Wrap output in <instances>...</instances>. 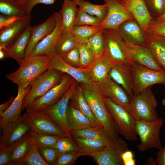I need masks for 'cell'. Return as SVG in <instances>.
I'll return each instance as SVG.
<instances>
[{
    "mask_svg": "<svg viewBox=\"0 0 165 165\" xmlns=\"http://www.w3.org/2000/svg\"><path fill=\"white\" fill-rule=\"evenodd\" d=\"M51 57L43 55L25 57L19 68L6 75V78L18 86V88L27 87L31 82L50 68Z\"/></svg>",
    "mask_w": 165,
    "mask_h": 165,
    "instance_id": "cell-1",
    "label": "cell"
},
{
    "mask_svg": "<svg viewBox=\"0 0 165 165\" xmlns=\"http://www.w3.org/2000/svg\"><path fill=\"white\" fill-rule=\"evenodd\" d=\"M79 84L98 123L114 135L119 136L117 126L107 109L97 83L92 82L87 85Z\"/></svg>",
    "mask_w": 165,
    "mask_h": 165,
    "instance_id": "cell-2",
    "label": "cell"
},
{
    "mask_svg": "<svg viewBox=\"0 0 165 165\" xmlns=\"http://www.w3.org/2000/svg\"><path fill=\"white\" fill-rule=\"evenodd\" d=\"M156 100L150 86L134 95L128 111L135 120L152 121L159 118Z\"/></svg>",
    "mask_w": 165,
    "mask_h": 165,
    "instance_id": "cell-3",
    "label": "cell"
},
{
    "mask_svg": "<svg viewBox=\"0 0 165 165\" xmlns=\"http://www.w3.org/2000/svg\"><path fill=\"white\" fill-rule=\"evenodd\" d=\"M103 30L105 44V55L113 62L131 66L134 62L129 50L118 31Z\"/></svg>",
    "mask_w": 165,
    "mask_h": 165,
    "instance_id": "cell-4",
    "label": "cell"
},
{
    "mask_svg": "<svg viewBox=\"0 0 165 165\" xmlns=\"http://www.w3.org/2000/svg\"><path fill=\"white\" fill-rule=\"evenodd\" d=\"M64 74L59 70L49 68L34 79L29 84L30 89L24 97L22 111L59 83Z\"/></svg>",
    "mask_w": 165,
    "mask_h": 165,
    "instance_id": "cell-5",
    "label": "cell"
},
{
    "mask_svg": "<svg viewBox=\"0 0 165 165\" xmlns=\"http://www.w3.org/2000/svg\"><path fill=\"white\" fill-rule=\"evenodd\" d=\"M105 104L111 117L116 123L119 134L131 141L137 140L135 119L124 107L110 99L103 97Z\"/></svg>",
    "mask_w": 165,
    "mask_h": 165,
    "instance_id": "cell-6",
    "label": "cell"
},
{
    "mask_svg": "<svg viewBox=\"0 0 165 165\" xmlns=\"http://www.w3.org/2000/svg\"><path fill=\"white\" fill-rule=\"evenodd\" d=\"M136 134L140 138V143L138 146L141 152H144L152 148L159 149L162 147L160 138V129L164 122L161 118L148 121L135 120Z\"/></svg>",
    "mask_w": 165,
    "mask_h": 165,
    "instance_id": "cell-7",
    "label": "cell"
},
{
    "mask_svg": "<svg viewBox=\"0 0 165 165\" xmlns=\"http://www.w3.org/2000/svg\"><path fill=\"white\" fill-rule=\"evenodd\" d=\"M22 116L31 131L37 134L60 136L69 135L62 130L50 117L44 109L26 112Z\"/></svg>",
    "mask_w": 165,
    "mask_h": 165,
    "instance_id": "cell-8",
    "label": "cell"
},
{
    "mask_svg": "<svg viewBox=\"0 0 165 165\" xmlns=\"http://www.w3.org/2000/svg\"><path fill=\"white\" fill-rule=\"evenodd\" d=\"M134 95L157 84H165V71L154 70L135 62L131 67Z\"/></svg>",
    "mask_w": 165,
    "mask_h": 165,
    "instance_id": "cell-9",
    "label": "cell"
},
{
    "mask_svg": "<svg viewBox=\"0 0 165 165\" xmlns=\"http://www.w3.org/2000/svg\"><path fill=\"white\" fill-rule=\"evenodd\" d=\"M75 79L70 75L65 74L58 84L42 96L35 100L25 109L31 111L44 109L57 103L66 93Z\"/></svg>",
    "mask_w": 165,
    "mask_h": 165,
    "instance_id": "cell-10",
    "label": "cell"
},
{
    "mask_svg": "<svg viewBox=\"0 0 165 165\" xmlns=\"http://www.w3.org/2000/svg\"><path fill=\"white\" fill-rule=\"evenodd\" d=\"M78 82L75 80L60 99L55 104L44 108L51 118L65 132L69 134L67 119L69 102L75 91Z\"/></svg>",
    "mask_w": 165,
    "mask_h": 165,
    "instance_id": "cell-11",
    "label": "cell"
},
{
    "mask_svg": "<svg viewBox=\"0 0 165 165\" xmlns=\"http://www.w3.org/2000/svg\"><path fill=\"white\" fill-rule=\"evenodd\" d=\"M128 149L127 143L119 137L102 150L90 156L98 165H124L121 155Z\"/></svg>",
    "mask_w": 165,
    "mask_h": 165,
    "instance_id": "cell-12",
    "label": "cell"
},
{
    "mask_svg": "<svg viewBox=\"0 0 165 165\" xmlns=\"http://www.w3.org/2000/svg\"><path fill=\"white\" fill-rule=\"evenodd\" d=\"M107 7L106 16L100 26L102 29H111L117 30L125 21L134 19L121 3L120 0H104Z\"/></svg>",
    "mask_w": 165,
    "mask_h": 165,
    "instance_id": "cell-13",
    "label": "cell"
},
{
    "mask_svg": "<svg viewBox=\"0 0 165 165\" xmlns=\"http://www.w3.org/2000/svg\"><path fill=\"white\" fill-rule=\"evenodd\" d=\"M0 126L2 130L0 144L7 147L17 141L31 130L22 115L16 119Z\"/></svg>",
    "mask_w": 165,
    "mask_h": 165,
    "instance_id": "cell-14",
    "label": "cell"
},
{
    "mask_svg": "<svg viewBox=\"0 0 165 165\" xmlns=\"http://www.w3.org/2000/svg\"><path fill=\"white\" fill-rule=\"evenodd\" d=\"M97 83L103 97L114 101L128 110L131 98L121 86L113 81L109 76Z\"/></svg>",
    "mask_w": 165,
    "mask_h": 165,
    "instance_id": "cell-15",
    "label": "cell"
},
{
    "mask_svg": "<svg viewBox=\"0 0 165 165\" xmlns=\"http://www.w3.org/2000/svg\"><path fill=\"white\" fill-rule=\"evenodd\" d=\"M56 13L57 22L55 29L51 33L45 37L37 44L29 56L43 55L51 57L56 55V43L58 37L62 30L61 15L59 12Z\"/></svg>",
    "mask_w": 165,
    "mask_h": 165,
    "instance_id": "cell-16",
    "label": "cell"
},
{
    "mask_svg": "<svg viewBox=\"0 0 165 165\" xmlns=\"http://www.w3.org/2000/svg\"><path fill=\"white\" fill-rule=\"evenodd\" d=\"M118 31L127 45L145 46V32L135 19L129 20L122 23Z\"/></svg>",
    "mask_w": 165,
    "mask_h": 165,
    "instance_id": "cell-17",
    "label": "cell"
},
{
    "mask_svg": "<svg viewBox=\"0 0 165 165\" xmlns=\"http://www.w3.org/2000/svg\"><path fill=\"white\" fill-rule=\"evenodd\" d=\"M50 68L59 70L72 76L79 84L87 85L92 82L89 69L76 68L65 62L61 57L55 55L51 57Z\"/></svg>",
    "mask_w": 165,
    "mask_h": 165,
    "instance_id": "cell-18",
    "label": "cell"
},
{
    "mask_svg": "<svg viewBox=\"0 0 165 165\" xmlns=\"http://www.w3.org/2000/svg\"><path fill=\"white\" fill-rule=\"evenodd\" d=\"M57 22L56 13L54 12L44 22L32 27L30 39L26 50L25 58L29 56L37 44L53 31Z\"/></svg>",
    "mask_w": 165,
    "mask_h": 165,
    "instance_id": "cell-19",
    "label": "cell"
},
{
    "mask_svg": "<svg viewBox=\"0 0 165 165\" xmlns=\"http://www.w3.org/2000/svg\"><path fill=\"white\" fill-rule=\"evenodd\" d=\"M122 5L134 17L144 32L155 19L150 15L145 0H120Z\"/></svg>",
    "mask_w": 165,
    "mask_h": 165,
    "instance_id": "cell-20",
    "label": "cell"
},
{
    "mask_svg": "<svg viewBox=\"0 0 165 165\" xmlns=\"http://www.w3.org/2000/svg\"><path fill=\"white\" fill-rule=\"evenodd\" d=\"M32 27L29 24L22 33L3 50L6 58H11L19 64L25 57L26 50L29 43Z\"/></svg>",
    "mask_w": 165,
    "mask_h": 165,
    "instance_id": "cell-21",
    "label": "cell"
},
{
    "mask_svg": "<svg viewBox=\"0 0 165 165\" xmlns=\"http://www.w3.org/2000/svg\"><path fill=\"white\" fill-rule=\"evenodd\" d=\"M31 16L20 18L11 25L0 30V49H5L22 33L29 24Z\"/></svg>",
    "mask_w": 165,
    "mask_h": 165,
    "instance_id": "cell-22",
    "label": "cell"
},
{
    "mask_svg": "<svg viewBox=\"0 0 165 165\" xmlns=\"http://www.w3.org/2000/svg\"><path fill=\"white\" fill-rule=\"evenodd\" d=\"M112 67L109 76L115 82L121 86L131 99L134 96L133 80L131 72V66L112 62Z\"/></svg>",
    "mask_w": 165,
    "mask_h": 165,
    "instance_id": "cell-23",
    "label": "cell"
},
{
    "mask_svg": "<svg viewBox=\"0 0 165 165\" xmlns=\"http://www.w3.org/2000/svg\"><path fill=\"white\" fill-rule=\"evenodd\" d=\"M127 46L134 62L155 71H165V69L159 64L145 46L133 45Z\"/></svg>",
    "mask_w": 165,
    "mask_h": 165,
    "instance_id": "cell-24",
    "label": "cell"
},
{
    "mask_svg": "<svg viewBox=\"0 0 165 165\" xmlns=\"http://www.w3.org/2000/svg\"><path fill=\"white\" fill-rule=\"evenodd\" d=\"M70 133L73 137L97 140L107 145L113 143L119 138L113 134L101 125L81 130H71Z\"/></svg>",
    "mask_w": 165,
    "mask_h": 165,
    "instance_id": "cell-25",
    "label": "cell"
},
{
    "mask_svg": "<svg viewBox=\"0 0 165 165\" xmlns=\"http://www.w3.org/2000/svg\"><path fill=\"white\" fill-rule=\"evenodd\" d=\"M34 144L31 130L17 141L9 146L11 156L9 165H22L23 160Z\"/></svg>",
    "mask_w": 165,
    "mask_h": 165,
    "instance_id": "cell-26",
    "label": "cell"
},
{
    "mask_svg": "<svg viewBox=\"0 0 165 165\" xmlns=\"http://www.w3.org/2000/svg\"><path fill=\"white\" fill-rule=\"evenodd\" d=\"M145 33V46L165 69V37L148 31Z\"/></svg>",
    "mask_w": 165,
    "mask_h": 165,
    "instance_id": "cell-27",
    "label": "cell"
},
{
    "mask_svg": "<svg viewBox=\"0 0 165 165\" xmlns=\"http://www.w3.org/2000/svg\"><path fill=\"white\" fill-rule=\"evenodd\" d=\"M67 119L70 132L72 130H81L101 125L92 122L87 117L74 107L70 101L67 111Z\"/></svg>",
    "mask_w": 165,
    "mask_h": 165,
    "instance_id": "cell-28",
    "label": "cell"
},
{
    "mask_svg": "<svg viewBox=\"0 0 165 165\" xmlns=\"http://www.w3.org/2000/svg\"><path fill=\"white\" fill-rule=\"evenodd\" d=\"M30 86L24 89L18 88V93L9 108L5 112L0 113V126L14 120L20 115L24 97L30 89Z\"/></svg>",
    "mask_w": 165,
    "mask_h": 165,
    "instance_id": "cell-29",
    "label": "cell"
},
{
    "mask_svg": "<svg viewBox=\"0 0 165 165\" xmlns=\"http://www.w3.org/2000/svg\"><path fill=\"white\" fill-rule=\"evenodd\" d=\"M112 63L105 55L96 60L88 68L92 82H98L107 78L112 68Z\"/></svg>",
    "mask_w": 165,
    "mask_h": 165,
    "instance_id": "cell-30",
    "label": "cell"
},
{
    "mask_svg": "<svg viewBox=\"0 0 165 165\" xmlns=\"http://www.w3.org/2000/svg\"><path fill=\"white\" fill-rule=\"evenodd\" d=\"M79 43L70 31L62 30L56 43V54L62 56L73 49L78 47Z\"/></svg>",
    "mask_w": 165,
    "mask_h": 165,
    "instance_id": "cell-31",
    "label": "cell"
},
{
    "mask_svg": "<svg viewBox=\"0 0 165 165\" xmlns=\"http://www.w3.org/2000/svg\"><path fill=\"white\" fill-rule=\"evenodd\" d=\"M73 0H64L60 12L62 18V30L70 31L74 27L78 9Z\"/></svg>",
    "mask_w": 165,
    "mask_h": 165,
    "instance_id": "cell-32",
    "label": "cell"
},
{
    "mask_svg": "<svg viewBox=\"0 0 165 165\" xmlns=\"http://www.w3.org/2000/svg\"><path fill=\"white\" fill-rule=\"evenodd\" d=\"M70 102L74 107L87 117L92 122L96 124H99L95 118L90 105L86 100L81 87L79 83L70 101Z\"/></svg>",
    "mask_w": 165,
    "mask_h": 165,
    "instance_id": "cell-33",
    "label": "cell"
},
{
    "mask_svg": "<svg viewBox=\"0 0 165 165\" xmlns=\"http://www.w3.org/2000/svg\"><path fill=\"white\" fill-rule=\"evenodd\" d=\"M0 12L2 14L19 18L29 15L26 4L17 0H0Z\"/></svg>",
    "mask_w": 165,
    "mask_h": 165,
    "instance_id": "cell-34",
    "label": "cell"
},
{
    "mask_svg": "<svg viewBox=\"0 0 165 165\" xmlns=\"http://www.w3.org/2000/svg\"><path fill=\"white\" fill-rule=\"evenodd\" d=\"M73 137L79 148V151L82 153L84 156H90L92 154L102 150L108 145L97 140Z\"/></svg>",
    "mask_w": 165,
    "mask_h": 165,
    "instance_id": "cell-35",
    "label": "cell"
},
{
    "mask_svg": "<svg viewBox=\"0 0 165 165\" xmlns=\"http://www.w3.org/2000/svg\"><path fill=\"white\" fill-rule=\"evenodd\" d=\"M73 0L79 6L78 9L79 10L96 16L102 22L105 19L107 12V7L105 3L103 5H95L88 1Z\"/></svg>",
    "mask_w": 165,
    "mask_h": 165,
    "instance_id": "cell-36",
    "label": "cell"
},
{
    "mask_svg": "<svg viewBox=\"0 0 165 165\" xmlns=\"http://www.w3.org/2000/svg\"><path fill=\"white\" fill-rule=\"evenodd\" d=\"M95 56L96 60L105 55V44L102 29L85 42Z\"/></svg>",
    "mask_w": 165,
    "mask_h": 165,
    "instance_id": "cell-37",
    "label": "cell"
},
{
    "mask_svg": "<svg viewBox=\"0 0 165 165\" xmlns=\"http://www.w3.org/2000/svg\"><path fill=\"white\" fill-rule=\"evenodd\" d=\"M102 30L100 26L82 25L74 26L70 31L79 43H84L90 38Z\"/></svg>",
    "mask_w": 165,
    "mask_h": 165,
    "instance_id": "cell-38",
    "label": "cell"
},
{
    "mask_svg": "<svg viewBox=\"0 0 165 165\" xmlns=\"http://www.w3.org/2000/svg\"><path fill=\"white\" fill-rule=\"evenodd\" d=\"M56 148L60 154L79 151L74 137L70 134L67 136H61L57 142Z\"/></svg>",
    "mask_w": 165,
    "mask_h": 165,
    "instance_id": "cell-39",
    "label": "cell"
},
{
    "mask_svg": "<svg viewBox=\"0 0 165 165\" xmlns=\"http://www.w3.org/2000/svg\"><path fill=\"white\" fill-rule=\"evenodd\" d=\"M78 48L80 58V68H89L96 61L94 56L86 43H79Z\"/></svg>",
    "mask_w": 165,
    "mask_h": 165,
    "instance_id": "cell-40",
    "label": "cell"
},
{
    "mask_svg": "<svg viewBox=\"0 0 165 165\" xmlns=\"http://www.w3.org/2000/svg\"><path fill=\"white\" fill-rule=\"evenodd\" d=\"M34 141L37 145L56 148L57 142L62 136L46 134H38L31 131Z\"/></svg>",
    "mask_w": 165,
    "mask_h": 165,
    "instance_id": "cell-41",
    "label": "cell"
},
{
    "mask_svg": "<svg viewBox=\"0 0 165 165\" xmlns=\"http://www.w3.org/2000/svg\"><path fill=\"white\" fill-rule=\"evenodd\" d=\"M24 165H49L40 154L37 145L34 144L22 162Z\"/></svg>",
    "mask_w": 165,
    "mask_h": 165,
    "instance_id": "cell-42",
    "label": "cell"
},
{
    "mask_svg": "<svg viewBox=\"0 0 165 165\" xmlns=\"http://www.w3.org/2000/svg\"><path fill=\"white\" fill-rule=\"evenodd\" d=\"M102 22V21L98 17L78 10L74 26L82 25L100 26Z\"/></svg>",
    "mask_w": 165,
    "mask_h": 165,
    "instance_id": "cell-43",
    "label": "cell"
},
{
    "mask_svg": "<svg viewBox=\"0 0 165 165\" xmlns=\"http://www.w3.org/2000/svg\"><path fill=\"white\" fill-rule=\"evenodd\" d=\"M37 145L40 154L45 161L49 165H54L60 154L58 149L41 145Z\"/></svg>",
    "mask_w": 165,
    "mask_h": 165,
    "instance_id": "cell-44",
    "label": "cell"
},
{
    "mask_svg": "<svg viewBox=\"0 0 165 165\" xmlns=\"http://www.w3.org/2000/svg\"><path fill=\"white\" fill-rule=\"evenodd\" d=\"M151 16L155 19L165 10L163 0H145Z\"/></svg>",
    "mask_w": 165,
    "mask_h": 165,
    "instance_id": "cell-45",
    "label": "cell"
},
{
    "mask_svg": "<svg viewBox=\"0 0 165 165\" xmlns=\"http://www.w3.org/2000/svg\"><path fill=\"white\" fill-rule=\"evenodd\" d=\"M84 156L80 151L60 154L54 165H73L79 157Z\"/></svg>",
    "mask_w": 165,
    "mask_h": 165,
    "instance_id": "cell-46",
    "label": "cell"
},
{
    "mask_svg": "<svg viewBox=\"0 0 165 165\" xmlns=\"http://www.w3.org/2000/svg\"><path fill=\"white\" fill-rule=\"evenodd\" d=\"M61 57L69 65L76 68H80V58L78 47L73 49Z\"/></svg>",
    "mask_w": 165,
    "mask_h": 165,
    "instance_id": "cell-47",
    "label": "cell"
},
{
    "mask_svg": "<svg viewBox=\"0 0 165 165\" xmlns=\"http://www.w3.org/2000/svg\"><path fill=\"white\" fill-rule=\"evenodd\" d=\"M147 31L161 35L165 37V23L153 20L148 25Z\"/></svg>",
    "mask_w": 165,
    "mask_h": 165,
    "instance_id": "cell-48",
    "label": "cell"
},
{
    "mask_svg": "<svg viewBox=\"0 0 165 165\" xmlns=\"http://www.w3.org/2000/svg\"><path fill=\"white\" fill-rule=\"evenodd\" d=\"M11 156L10 149L2 144L0 145V165H9Z\"/></svg>",
    "mask_w": 165,
    "mask_h": 165,
    "instance_id": "cell-49",
    "label": "cell"
},
{
    "mask_svg": "<svg viewBox=\"0 0 165 165\" xmlns=\"http://www.w3.org/2000/svg\"><path fill=\"white\" fill-rule=\"evenodd\" d=\"M21 18L1 14L0 15V30L6 28Z\"/></svg>",
    "mask_w": 165,
    "mask_h": 165,
    "instance_id": "cell-50",
    "label": "cell"
},
{
    "mask_svg": "<svg viewBox=\"0 0 165 165\" xmlns=\"http://www.w3.org/2000/svg\"><path fill=\"white\" fill-rule=\"evenodd\" d=\"M55 0H28L26 4L28 15H30L34 7L36 4L42 3L46 5L53 4Z\"/></svg>",
    "mask_w": 165,
    "mask_h": 165,
    "instance_id": "cell-51",
    "label": "cell"
},
{
    "mask_svg": "<svg viewBox=\"0 0 165 165\" xmlns=\"http://www.w3.org/2000/svg\"><path fill=\"white\" fill-rule=\"evenodd\" d=\"M155 161L156 165H165V145L159 149L156 155Z\"/></svg>",
    "mask_w": 165,
    "mask_h": 165,
    "instance_id": "cell-52",
    "label": "cell"
},
{
    "mask_svg": "<svg viewBox=\"0 0 165 165\" xmlns=\"http://www.w3.org/2000/svg\"><path fill=\"white\" fill-rule=\"evenodd\" d=\"M121 157L124 165L127 162L134 159V154L132 151L128 149L122 154Z\"/></svg>",
    "mask_w": 165,
    "mask_h": 165,
    "instance_id": "cell-53",
    "label": "cell"
},
{
    "mask_svg": "<svg viewBox=\"0 0 165 165\" xmlns=\"http://www.w3.org/2000/svg\"><path fill=\"white\" fill-rule=\"evenodd\" d=\"M15 97L12 96L6 102L0 105V113L5 112L10 106Z\"/></svg>",
    "mask_w": 165,
    "mask_h": 165,
    "instance_id": "cell-54",
    "label": "cell"
},
{
    "mask_svg": "<svg viewBox=\"0 0 165 165\" xmlns=\"http://www.w3.org/2000/svg\"><path fill=\"white\" fill-rule=\"evenodd\" d=\"M155 20L156 21L165 23V10Z\"/></svg>",
    "mask_w": 165,
    "mask_h": 165,
    "instance_id": "cell-55",
    "label": "cell"
},
{
    "mask_svg": "<svg viewBox=\"0 0 165 165\" xmlns=\"http://www.w3.org/2000/svg\"><path fill=\"white\" fill-rule=\"evenodd\" d=\"M146 164L154 165L156 164L155 160H154L153 158L151 157L148 159L146 161Z\"/></svg>",
    "mask_w": 165,
    "mask_h": 165,
    "instance_id": "cell-56",
    "label": "cell"
},
{
    "mask_svg": "<svg viewBox=\"0 0 165 165\" xmlns=\"http://www.w3.org/2000/svg\"><path fill=\"white\" fill-rule=\"evenodd\" d=\"M6 58V56L4 51L3 50L0 49V59L2 60Z\"/></svg>",
    "mask_w": 165,
    "mask_h": 165,
    "instance_id": "cell-57",
    "label": "cell"
},
{
    "mask_svg": "<svg viewBox=\"0 0 165 165\" xmlns=\"http://www.w3.org/2000/svg\"><path fill=\"white\" fill-rule=\"evenodd\" d=\"M18 1L23 3L26 4L28 0H17Z\"/></svg>",
    "mask_w": 165,
    "mask_h": 165,
    "instance_id": "cell-58",
    "label": "cell"
},
{
    "mask_svg": "<svg viewBox=\"0 0 165 165\" xmlns=\"http://www.w3.org/2000/svg\"><path fill=\"white\" fill-rule=\"evenodd\" d=\"M164 85L165 88V84H164ZM162 104L165 107V98L163 100Z\"/></svg>",
    "mask_w": 165,
    "mask_h": 165,
    "instance_id": "cell-59",
    "label": "cell"
},
{
    "mask_svg": "<svg viewBox=\"0 0 165 165\" xmlns=\"http://www.w3.org/2000/svg\"><path fill=\"white\" fill-rule=\"evenodd\" d=\"M165 6V0H163Z\"/></svg>",
    "mask_w": 165,
    "mask_h": 165,
    "instance_id": "cell-60",
    "label": "cell"
}]
</instances>
